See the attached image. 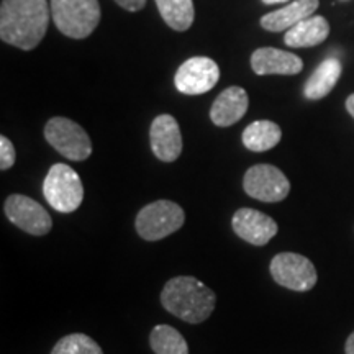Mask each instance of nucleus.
<instances>
[{
  "mask_svg": "<svg viewBox=\"0 0 354 354\" xmlns=\"http://www.w3.org/2000/svg\"><path fill=\"white\" fill-rule=\"evenodd\" d=\"M50 15L46 0H2L0 38L24 51L33 50L46 35Z\"/></svg>",
  "mask_w": 354,
  "mask_h": 354,
  "instance_id": "obj_1",
  "label": "nucleus"
},
{
  "mask_svg": "<svg viewBox=\"0 0 354 354\" xmlns=\"http://www.w3.org/2000/svg\"><path fill=\"white\" fill-rule=\"evenodd\" d=\"M161 304L167 312L183 322L202 323L215 310L216 297L202 281L192 276H179L166 282Z\"/></svg>",
  "mask_w": 354,
  "mask_h": 354,
  "instance_id": "obj_2",
  "label": "nucleus"
},
{
  "mask_svg": "<svg viewBox=\"0 0 354 354\" xmlns=\"http://www.w3.org/2000/svg\"><path fill=\"white\" fill-rule=\"evenodd\" d=\"M56 28L68 38H87L100 21L99 0H51Z\"/></svg>",
  "mask_w": 354,
  "mask_h": 354,
  "instance_id": "obj_3",
  "label": "nucleus"
},
{
  "mask_svg": "<svg viewBox=\"0 0 354 354\" xmlns=\"http://www.w3.org/2000/svg\"><path fill=\"white\" fill-rule=\"evenodd\" d=\"M43 194L53 209L61 214H71L81 207L84 185L73 167L57 162L44 177Z\"/></svg>",
  "mask_w": 354,
  "mask_h": 354,
  "instance_id": "obj_4",
  "label": "nucleus"
},
{
  "mask_svg": "<svg viewBox=\"0 0 354 354\" xmlns=\"http://www.w3.org/2000/svg\"><path fill=\"white\" fill-rule=\"evenodd\" d=\"M183 207L171 201H156L143 207L136 216V232L146 241H159L184 225Z\"/></svg>",
  "mask_w": 354,
  "mask_h": 354,
  "instance_id": "obj_5",
  "label": "nucleus"
},
{
  "mask_svg": "<svg viewBox=\"0 0 354 354\" xmlns=\"http://www.w3.org/2000/svg\"><path fill=\"white\" fill-rule=\"evenodd\" d=\"M44 138L61 156L71 161H86L92 154V141L79 123L55 117L44 127Z\"/></svg>",
  "mask_w": 354,
  "mask_h": 354,
  "instance_id": "obj_6",
  "label": "nucleus"
},
{
  "mask_svg": "<svg viewBox=\"0 0 354 354\" xmlns=\"http://www.w3.org/2000/svg\"><path fill=\"white\" fill-rule=\"evenodd\" d=\"M271 276L279 286L295 292L313 289L318 274L312 261L297 253H279L271 261Z\"/></svg>",
  "mask_w": 354,
  "mask_h": 354,
  "instance_id": "obj_7",
  "label": "nucleus"
},
{
  "mask_svg": "<svg viewBox=\"0 0 354 354\" xmlns=\"http://www.w3.org/2000/svg\"><path fill=\"white\" fill-rule=\"evenodd\" d=\"M243 187L250 197L261 202H281L289 196L290 183L284 172L271 165H256L246 171Z\"/></svg>",
  "mask_w": 354,
  "mask_h": 354,
  "instance_id": "obj_8",
  "label": "nucleus"
},
{
  "mask_svg": "<svg viewBox=\"0 0 354 354\" xmlns=\"http://www.w3.org/2000/svg\"><path fill=\"white\" fill-rule=\"evenodd\" d=\"M3 210H6L7 218L15 227L33 234V236H44V234L51 232V215L48 214L41 203L33 201V198L13 194V196L7 197Z\"/></svg>",
  "mask_w": 354,
  "mask_h": 354,
  "instance_id": "obj_9",
  "label": "nucleus"
},
{
  "mask_svg": "<svg viewBox=\"0 0 354 354\" xmlns=\"http://www.w3.org/2000/svg\"><path fill=\"white\" fill-rule=\"evenodd\" d=\"M220 79V68L207 56L190 57L177 69L174 84L185 95H201L212 91Z\"/></svg>",
  "mask_w": 354,
  "mask_h": 354,
  "instance_id": "obj_10",
  "label": "nucleus"
},
{
  "mask_svg": "<svg viewBox=\"0 0 354 354\" xmlns=\"http://www.w3.org/2000/svg\"><path fill=\"white\" fill-rule=\"evenodd\" d=\"M233 232L254 246H264L277 234V223L269 215L254 209H240L232 220Z\"/></svg>",
  "mask_w": 354,
  "mask_h": 354,
  "instance_id": "obj_11",
  "label": "nucleus"
},
{
  "mask_svg": "<svg viewBox=\"0 0 354 354\" xmlns=\"http://www.w3.org/2000/svg\"><path fill=\"white\" fill-rule=\"evenodd\" d=\"M151 149L159 161L172 162L183 153V135L179 123L172 115H159L151 123L149 130Z\"/></svg>",
  "mask_w": 354,
  "mask_h": 354,
  "instance_id": "obj_12",
  "label": "nucleus"
},
{
  "mask_svg": "<svg viewBox=\"0 0 354 354\" xmlns=\"http://www.w3.org/2000/svg\"><path fill=\"white\" fill-rule=\"evenodd\" d=\"M251 68L258 76H295L304 69V61L294 53L276 48H259L251 56Z\"/></svg>",
  "mask_w": 354,
  "mask_h": 354,
  "instance_id": "obj_13",
  "label": "nucleus"
},
{
  "mask_svg": "<svg viewBox=\"0 0 354 354\" xmlns=\"http://www.w3.org/2000/svg\"><path fill=\"white\" fill-rule=\"evenodd\" d=\"M248 104L246 91L243 87H228L216 97L210 109V118L216 127H232L245 117Z\"/></svg>",
  "mask_w": 354,
  "mask_h": 354,
  "instance_id": "obj_14",
  "label": "nucleus"
},
{
  "mask_svg": "<svg viewBox=\"0 0 354 354\" xmlns=\"http://www.w3.org/2000/svg\"><path fill=\"white\" fill-rule=\"evenodd\" d=\"M320 2L318 0H295L289 6L279 8L276 12L268 13L261 19V26L268 32H287L292 26H295L300 21L308 19L317 10Z\"/></svg>",
  "mask_w": 354,
  "mask_h": 354,
  "instance_id": "obj_15",
  "label": "nucleus"
},
{
  "mask_svg": "<svg viewBox=\"0 0 354 354\" xmlns=\"http://www.w3.org/2000/svg\"><path fill=\"white\" fill-rule=\"evenodd\" d=\"M330 35V24L325 17L312 15L287 30L284 43L290 48H310L325 41Z\"/></svg>",
  "mask_w": 354,
  "mask_h": 354,
  "instance_id": "obj_16",
  "label": "nucleus"
},
{
  "mask_svg": "<svg viewBox=\"0 0 354 354\" xmlns=\"http://www.w3.org/2000/svg\"><path fill=\"white\" fill-rule=\"evenodd\" d=\"M342 63L336 57H326L312 76L307 79L304 87V95L308 100H320L333 91L339 77H342Z\"/></svg>",
  "mask_w": 354,
  "mask_h": 354,
  "instance_id": "obj_17",
  "label": "nucleus"
},
{
  "mask_svg": "<svg viewBox=\"0 0 354 354\" xmlns=\"http://www.w3.org/2000/svg\"><path fill=\"white\" fill-rule=\"evenodd\" d=\"M282 138V130L277 123L271 120H258L248 125L243 131V145L250 151L263 153L272 149L274 146L279 145Z\"/></svg>",
  "mask_w": 354,
  "mask_h": 354,
  "instance_id": "obj_18",
  "label": "nucleus"
},
{
  "mask_svg": "<svg viewBox=\"0 0 354 354\" xmlns=\"http://www.w3.org/2000/svg\"><path fill=\"white\" fill-rule=\"evenodd\" d=\"M158 10L162 20L176 32H185L194 24V2L192 0H156Z\"/></svg>",
  "mask_w": 354,
  "mask_h": 354,
  "instance_id": "obj_19",
  "label": "nucleus"
},
{
  "mask_svg": "<svg viewBox=\"0 0 354 354\" xmlns=\"http://www.w3.org/2000/svg\"><path fill=\"white\" fill-rule=\"evenodd\" d=\"M149 344L156 354H189L184 336L169 325L154 326L149 335Z\"/></svg>",
  "mask_w": 354,
  "mask_h": 354,
  "instance_id": "obj_20",
  "label": "nucleus"
},
{
  "mask_svg": "<svg viewBox=\"0 0 354 354\" xmlns=\"http://www.w3.org/2000/svg\"><path fill=\"white\" fill-rule=\"evenodd\" d=\"M51 354H104V351L91 336L84 333H73L61 338L55 344Z\"/></svg>",
  "mask_w": 354,
  "mask_h": 354,
  "instance_id": "obj_21",
  "label": "nucleus"
},
{
  "mask_svg": "<svg viewBox=\"0 0 354 354\" xmlns=\"http://www.w3.org/2000/svg\"><path fill=\"white\" fill-rule=\"evenodd\" d=\"M15 148H13L12 141L6 135L0 136V169L7 171L15 165Z\"/></svg>",
  "mask_w": 354,
  "mask_h": 354,
  "instance_id": "obj_22",
  "label": "nucleus"
},
{
  "mask_svg": "<svg viewBox=\"0 0 354 354\" xmlns=\"http://www.w3.org/2000/svg\"><path fill=\"white\" fill-rule=\"evenodd\" d=\"M115 2L128 12H138L145 7L146 0H115Z\"/></svg>",
  "mask_w": 354,
  "mask_h": 354,
  "instance_id": "obj_23",
  "label": "nucleus"
},
{
  "mask_svg": "<svg viewBox=\"0 0 354 354\" xmlns=\"http://www.w3.org/2000/svg\"><path fill=\"white\" fill-rule=\"evenodd\" d=\"M344 353H346V354H354V331L348 336L346 346H344Z\"/></svg>",
  "mask_w": 354,
  "mask_h": 354,
  "instance_id": "obj_24",
  "label": "nucleus"
},
{
  "mask_svg": "<svg viewBox=\"0 0 354 354\" xmlns=\"http://www.w3.org/2000/svg\"><path fill=\"white\" fill-rule=\"evenodd\" d=\"M346 110L349 112V115L354 118V94H351L348 97L346 100Z\"/></svg>",
  "mask_w": 354,
  "mask_h": 354,
  "instance_id": "obj_25",
  "label": "nucleus"
},
{
  "mask_svg": "<svg viewBox=\"0 0 354 354\" xmlns=\"http://www.w3.org/2000/svg\"><path fill=\"white\" fill-rule=\"evenodd\" d=\"M266 6H274V3H284V2H289V0H263Z\"/></svg>",
  "mask_w": 354,
  "mask_h": 354,
  "instance_id": "obj_26",
  "label": "nucleus"
}]
</instances>
